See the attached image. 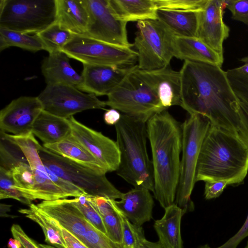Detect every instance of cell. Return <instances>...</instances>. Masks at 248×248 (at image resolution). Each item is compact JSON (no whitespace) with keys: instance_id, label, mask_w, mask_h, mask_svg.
<instances>
[{"instance_id":"cell-30","label":"cell","mask_w":248,"mask_h":248,"mask_svg":"<svg viewBox=\"0 0 248 248\" xmlns=\"http://www.w3.org/2000/svg\"><path fill=\"white\" fill-rule=\"evenodd\" d=\"M18 212L40 226L44 233L45 241L49 245L57 248H68L59 229L37 204L31 203L28 208L20 209Z\"/></svg>"},{"instance_id":"cell-35","label":"cell","mask_w":248,"mask_h":248,"mask_svg":"<svg viewBox=\"0 0 248 248\" xmlns=\"http://www.w3.org/2000/svg\"><path fill=\"white\" fill-rule=\"evenodd\" d=\"M14 199L29 206L32 203L18 190L9 170L0 167V199Z\"/></svg>"},{"instance_id":"cell-6","label":"cell","mask_w":248,"mask_h":248,"mask_svg":"<svg viewBox=\"0 0 248 248\" xmlns=\"http://www.w3.org/2000/svg\"><path fill=\"white\" fill-rule=\"evenodd\" d=\"M107 96L106 106L145 123L155 114L166 109L140 75L138 65L133 67L120 85Z\"/></svg>"},{"instance_id":"cell-17","label":"cell","mask_w":248,"mask_h":248,"mask_svg":"<svg viewBox=\"0 0 248 248\" xmlns=\"http://www.w3.org/2000/svg\"><path fill=\"white\" fill-rule=\"evenodd\" d=\"M225 0H208L199 12L197 37L220 55L223 56V44L229 37L230 29L223 21Z\"/></svg>"},{"instance_id":"cell-22","label":"cell","mask_w":248,"mask_h":248,"mask_svg":"<svg viewBox=\"0 0 248 248\" xmlns=\"http://www.w3.org/2000/svg\"><path fill=\"white\" fill-rule=\"evenodd\" d=\"M173 49L174 57L184 61L204 62L221 67L223 62V56L198 37L174 36Z\"/></svg>"},{"instance_id":"cell-34","label":"cell","mask_w":248,"mask_h":248,"mask_svg":"<svg viewBox=\"0 0 248 248\" xmlns=\"http://www.w3.org/2000/svg\"><path fill=\"white\" fill-rule=\"evenodd\" d=\"M71 200L73 204L89 223L106 234V228L101 216L90 200L88 195H81Z\"/></svg>"},{"instance_id":"cell-2","label":"cell","mask_w":248,"mask_h":248,"mask_svg":"<svg viewBox=\"0 0 248 248\" xmlns=\"http://www.w3.org/2000/svg\"><path fill=\"white\" fill-rule=\"evenodd\" d=\"M152 155L154 197L164 209L174 203L180 169L182 129L167 109L146 123Z\"/></svg>"},{"instance_id":"cell-31","label":"cell","mask_w":248,"mask_h":248,"mask_svg":"<svg viewBox=\"0 0 248 248\" xmlns=\"http://www.w3.org/2000/svg\"><path fill=\"white\" fill-rule=\"evenodd\" d=\"M4 168L11 172L16 187L23 192L31 202V194L35 186L32 170L23 155L10 162Z\"/></svg>"},{"instance_id":"cell-33","label":"cell","mask_w":248,"mask_h":248,"mask_svg":"<svg viewBox=\"0 0 248 248\" xmlns=\"http://www.w3.org/2000/svg\"><path fill=\"white\" fill-rule=\"evenodd\" d=\"M49 54L62 51L72 39L74 33L61 28L56 22L37 33Z\"/></svg>"},{"instance_id":"cell-38","label":"cell","mask_w":248,"mask_h":248,"mask_svg":"<svg viewBox=\"0 0 248 248\" xmlns=\"http://www.w3.org/2000/svg\"><path fill=\"white\" fill-rule=\"evenodd\" d=\"M225 2L233 19L248 25V0H229Z\"/></svg>"},{"instance_id":"cell-19","label":"cell","mask_w":248,"mask_h":248,"mask_svg":"<svg viewBox=\"0 0 248 248\" xmlns=\"http://www.w3.org/2000/svg\"><path fill=\"white\" fill-rule=\"evenodd\" d=\"M139 73L156 93L163 108L167 109L171 106H181L180 71L173 70L169 65L153 70H142L139 69Z\"/></svg>"},{"instance_id":"cell-46","label":"cell","mask_w":248,"mask_h":248,"mask_svg":"<svg viewBox=\"0 0 248 248\" xmlns=\"http://www.w3.org/2000/svg\"><path fill=\"white\" fill-rule=\"evenodd\" d=\"M137 248H162L157 242L149 241L146 238L144 239L140 243Z\"/></svg>"},{"instance_id":"cell-52","label":"cell","mask_w":248,"mask_h":248,"mask_svg":"<svg viewBox=\"0 0 248 248\" xmlns=\"http://www.w3.org/2000/svg\"><path fill=\"white\" fill-rule=\"evenodd\" d=\"M245 248H248V242L247 245V246H246Z\"/></svg>"},{"instance_id":"cell-21","label":"cell","mask_w":248,"mask_h":248,"mask_svg":"<svg viewBox=\"0 0 248 248\" xmlns=\"http://www.w3.org/2000/svg\"><path fill=\"white\" fill-rule=\"evenodd\" d=\"M69 58L60 51L49 53L44 59L41 69L47 85L65 84L78 87L81 82V76L71 66Z\"/></svg>"},{"instance_id":"cell-50","label":"cell","mask_w":248,"mask_h":248,"mask_svg":"<svg viewBox=\"0 0 248 248\" xmlns=\"http://www.w3.org/2000/svg\"><path fill=\"white\" fill-rule=\"evenodd\" d=\"M40 248H57L52 245L48 244H39Z\"/></svg>"},{"instance_id":"cell-51","label":"cell","mask_w":248,"mask_h":248,"mask_svg":"<svg viewBox=\"0 0 248 248\" xmlns=\"http://www.w3.org/2000/svg\"><path fill=\"white\" fill-rule=\"evenodd\" d=\"M197 248H210L208 245L206 244V245H204L203 246H200Z\"/></svg>"},{"instance_id":"cell-7","label":"cell","mask_w":248,"mask_h":248,"mask_svg":"<svg viewBox=\"0 0 248 248\" xmlns=\"http://www.w3.org/2000/svg\"><path fill=\"white\" fill-rule=\"evenodd\" d=\"M44 165L59 177L76 186L87 195L121 199L123 193L107 179L106 174L57 155L41 145L38 150Z\"/></svg>"},{"instance_id":"cell-11","label":"cell","mask_w":248,"mask_h":248,"mask_svg":"<svg viewBox=\"0 0 248 248\" xmlns=\"http://www.w3.org/2000/svg\"><path fill=\"white\" fill-rule=\"evenodd\" d=\"M62 51L83 64L132 66L138 53L131 47L107 43L85 34H74Z\"/></svg>"},{"instance_id":"cell-40","label":"cell","mask_w":248,"mask_h":248,"mask_svg":"<svg viewBox=\"0 0 248 248\" xmlns=\"http://www.w3.org/2000/svg\"><path fill=\"white\" fill-rule=\"evenodd\" d=\"M228 185L229 183L225 181L205 182L204 191L205 199L210 200L219 197Z\"/></svg>"},{"instance_id":"cell-8","label":"cell","mask_w":248,"mask_h":248,"mask_svg":"<svg viewBox=\"0 0 248 248\" xmlns=\"http://www.w3.org/2000/svg\"><path fill=\"white\" fill-rule=\"evenodd\" d=\"M56 20V0H0V28L37 34Z\"/></svg>"},{"instance_id":"cell-18","label":"cell","mask_w":248,"mask_h":248,"mask_svg":"<svg viewBox=\"0 0 248 248\" xmlns=\"http://www.w3.org/2000/svg\"><path fill=\"white\" fill-rule=\"evenodd\" d=\"M134 66L83 64L81 82L77 88L96 96L108 95L120 85Z\"/></svg>"},{"instance_id":"cell-47","label":"cell","mask_w":248,"mask_h":248,"mask_svg":"<svg viewBox=\"0 0 248 248\" xmlns=\"http://www.w3.org/2000/svg\"><path fill=\"white\" fill-rule=\"evenodd\" d=\"M241 61L244 62V64L234 69L239 73L248 75V56L243 58Z\"/></svg>"},{"instance_id":"cell-45","label":"cell","mask_w":248,"mask_h":248,"mask_svg":"<svg viewBox=\"0 0 248 248\" xmlns=\"http://www.w3.org/2000/svg\"><path fill=\"white\" fill-rule=\"evenodd\" d=\"M241 98L248 103V76L245 78L241 89Z\"/></svg>"},{"instance_id":"cell-5","label":"cell","mask_w":248,"mask_h":248,"mask_svg":"<svg viewBox=\"0 0 248 248\" xmlns=\"http://www.w3.org/2000/svg\"><path fill=\"white\" fill-rule=\"evenodd\" d=\"M181 125L182 157L174 203L186 214L194 209L191 195L196 182V168L201 148L211 123L202 115L191 114Z\"/></svg>"},{"instance_id":"cell-23","label":"cell","mask_w":248,"mask_h":248,"mask_svg":"<svg viewBox=\"0 0 248 248\" xmlns=\"http://www.w3.org/2000/svg\"><path fill=\"white\" fill-rule=\"evenodd\" d=\"M57 20L60 26L74 34L87 32L90 16L84 0H56Z\"/></svg>"},{"instance_id":"cell-43","label":"cell","mask_w":248,"mask_h":248,"mask_svg":"<svg viewBox=\"0 0 248 248\" xmlns=\"http://www.w3.org/2000/svg\"><path fill=\"white\" fill-rule=\"evenodd\" d=\"M247 236H248V214L244 223L237 232L224 244L216 248H236L239 243Z\"/></svg>"},{"instance_id":"cell-42","label":"cell","mask_w":248,"mask_h":248,"mask_svg":"<svg viewBox=\"0 0 248 248\" xmlns=\"http://www.w3.org/2000/svg\"><path fill=\"white\" fill-rule=\"evenodd\" d=\"M49 217L54 224L60 230L68 248H88L73 234L62 226L56 220L50 217Z\"/></svg>"},{"instance_id":"cell-26","label":"cell","mask_w":248,"mask_h":248,"mask_svg":"<svg viewBox=\"0 0 248 248\" xmlns=\"http://www.w3.org/2000/svg\"><path fill=\"white\" fill-rule=\"evenodd\" d=\"M43 146L50 151L94 171L106 174L105 167L70 134L59 142Z\"/></svg>"},{"instance_id":"cell-41","label":"cell","mask_w":248,"mask_h":248,"mask_svg":"<svg viewBox=\"0 0 248 248\" xmlns=\"http://www.w3.org/2000/svg\"><path fill=\"white\" fill-rule=\"evenodd\" d=\"M14 238L20 241L23 248H40L39 244L30 237L18 224H13L11 228Z\"/></svg>"},{"instance_id":"cell-4","label":"cell","mask_w":248,"mask_h":248,"mask_svg":"<svg viewBox=\"0 0 248 248\" xmlns=\"http://www.w3.org/2000/svg\"><path fill=\"white\" fill-rule=\"evenodd\" d=\"M115 127L120 152L117 174L134 187H144L154 193L153 165L147 150L146 123L122 114Z\"/></svg>"},{"instance_id":"cell-16","label":"cell","mask_w":248,"mask_h":248,"mask_svg":"<svg viewBox=\"0 0 248 248\" xmlns=\"http://www.w3.org/2000/svg\"><path fill=\"white\" fill-rule=\"evenodd\" d=\"M43 110L37 96H21L12 100L0 112V132L15 136L31 133L34 121Z\"/></svg>"},{"instance_id":"cell-25","label":"cell","mask_w":248,"mask_h":248,"mask_svg":"<svg viewBox=\"0 0 248 248\" xmlns=\"http://www.w3.org/2000/svg\"><path fill=\"white\" fill-rule=\"evenodd\" d=\"M199 12L158 8L156 19L175 36L197 37Z\"/></svg>"},{"instance_id":"cell-27","label":"cell","mask_w":248,"mask_h":248,"mask_svg":"<svg viewBox=\"0 0 248 248\" xmlns=\"http://www.w3.org/2000/svg\"><path fill=\"white\" fill-rule=\"evenodd\" d=\"M31 132L44 144L60 141L71 134L68 119L62 118L43 110L33 124Z\"/></svg>"},{"instance_id":"cell-14","label":"cell","mask_w":248,"mask_h":248,"mask_svg":"<svg viewBox=\"0 0 248 248\" xmlns=\"http://www.w3.org/2000/svg\"><path fill=\"white\" fill-rule=\"evenodd\" d=\"M90 16L84 34L110 44L132 47L128 40L127 22L115 15L109 0H84Z\"/></svg>"},{"instance_id":"cell-37","label":"cell","mask_w":248,"mask_h":248,"mask_svg":"<svg viewBox=\"0 0 248 248\" xmlns=\"http://www.w3.org/2000/svg\"><path fill=\"white\" fill-rule=\"evenodd\" d=\"M208 0H155L158 8L201 11Z\"/></svg>"},{"instance_id":"cell-10","label":"cell","mask_w":248,"mask_h":248,"mask_svg":"<svg viewBox=\"0 0 248 248\" xmlns=\"http://www.w3.org/2000/svg\"><path fill=\"white\" fill-rule=\"evenodd\" d=\"M38 207L56 220L88 248H129L111 240L84 217L71 199L43 201Z\"/></svg>"},{"instance_id":"cell-15","label":"cell","mask_w":248,"mask_h":248,"mask_svg":"<svg viewBox=\"0 0 248 248\" xmlns=\"http://www.w3.org/2000/svg\"><path fill=\"white\" fill-rule=\"evenodd\" d=\"M68 119L73 138L106 169L116 171L120 163V152L116 141L78 121L73 116Z\"/></svg>"},{"instance_id":"cell-32","label":"cell","mask_w":248,"mask_h":248,"mask_svg":"<svg viewBox=\"0 0 248 248\" xmlns=\"http://www.w3.org/2000/svg\"><path fill=\"white\" fill-rule=\"evenodd\" d=\"M10 46H16L34 52L45 50L44 45L37 34L30 35L28 33L0 28V51Z\"/></svg>"},{"instance_id":"cell-53","label":"cell","mask_w":248,"mask_h":248,"mask_svg":"<svg viewBox=\"0 0 248 248\" xmlns=\"http://www.w3.org/2000/svg\"><path fill=\"white\" fill-rule=\"evenodd\" d=\"M21 248H23V247Z\"/></svg>"},{"instance_id":"cell-49","label":"cell","mask_w":248,"mask_h":248,"mask_svg":"<svg viewBox=\"0 0 248 248\" xmlns=\"http://www.w3.org/2000/svg\"><path fill=\"white\" fill-rule=\"evenodd\" d=\"M11 205H7L5 204H0V216L2 217V215H5L7 212H9L10 211V207Z\"/></svg>"},{"instance_id":"cell-9","label":"cell","mask_w":248,"mask_h":248,"mask_svg":"<svg viewBox=\"0 0 248 248\" xmlns=\"http://www.w3.org/2000/svg\"><path fill=\"white\" fill-rule=\"evenodd\" d=\"M133 46L138 53V67L153 70L169 66L174 57V35L159 20L137 22Z\"/></svg>"},{"instance_id":"cell-20","label":"cell","mask_w":248,"mask_h":248,"mask_svg":"<svg viewBox=\"0 0 248 248\" xmlns=\"http://www.w3.org/2000/svg\"><path fill=\"white\" fill-rule=\"evenodd\" d=\"M116 203L127 219L134 225L142 226L152 218L154 201L150 191L144 187H134L123 193Z\"/></svg>"},{"instance_id":"cell-3","label":"cell","mask_w":248,"mask_h":248,"mask_svg":"<svg viewBox=\"0 0 248 248\" xmlns=\"http://www.w3.org/2000/svg\"><path fill=\"white\" fill-rule=\"evenodd\" d=\"M248 172V145L239 133L211 125L202 142L196 181H225L236 186Z\"/></svg>"},{"instance_id":"cell-12","label":"cell","mask_w":248,"mask_h":248,"mask_svg":"<svg viewBox=\"0 0 248 248\" xmlns=\"http://www.w3.org/2000/svg\"><path fill=\"white\" fill-rule=\"evenodd\" d=\"M37 97L43 110L65 119L86 110L104 109L106 106L95 95L65 84L47 85Z\"/></svg>"},{"instance_id":"cell-28","label":"cell","mask_w":248,"mask_h":248,"mask_svg":"<svg viewBox=\"0 0 248 248\" xmlns=\"http://www.w3.org/2000/svg\"><path fill=\"white\" fill-rule=\"evenodd\" d=\"M109 2L115 16L127 23L156 19L158 8L155 0H109Z\"/></svg>"},{"instance_id":"cell-29","label":"cell","mask_w":248,"mask_h":248,"mask_svg":"<svg viewBox=\"0 0 248 248\" xmlns=\"http://www.w3.org/2000/svg\"><path fill=\"white\" fill-rule=\"evenodd\" d=\"M88 197L101 216L106 235L114 242L123 243L122 212L116 200L106 197Z\"/></svg>"},{"instance_id":"cell-1","label":"cell","mask_w":248,"mask_h":248,"mask_svg":"<svg viewBox=\"0 0 248 248\" xmlns=\"http://www.w3.org/2000/svg\"><path fill=\"white\" fill-rule=\"evenodd\" d=\"M180 73V107L189 114L205 116L211 125L239 133V100L226 71L216 65L185 61Z\"/></svg>"},{"instance_id":"cell-44","label":"cell","mask_w":248,"mask_h":248,"mask_svg":"<svg viewBox=\"0 0 248 248\" xmlns=\"http://www.w3.org/2000/svg\"><path fill=\"white\" fill-rule=\"evenodd\" d=\"M122 115L116 109H107L104 115V120L108 125H115L121 119Z\"/></svg>"},{"instance_id":"cell-13","label":"cell","mask_w":248,"mask_h":248,"mask_svg":"<svg viewBox=\"0 0 248 248\" xmlns=\"http://www.w3.org/2000/svg\"><path fill=\"white\" fill-rule=\"evenodd\" d=\"M0 133L19 147L32 170L35 180L31 194L33 201L37 199L53 201L69 197L50 178L39 154L38 150L41 145L32 132L21 136L2 132Z\"/></svg>"},{"instance_id":"cell-48","label":"cell","mask_w":248,"mask_h":248,"mask_svg":"<svg viewBox=\"0 0 248 248\" xmlns=\"http://www.w3.org/2000/svg\"><path fill=\"white\" fill-rule=\"evenodd\" d=\"M8 248H21L22 244L19 240L16 238H10L7 243Z\"/></svg>"},{"instance_id":"cell-24","label":"cell","mask_w":248,"mask_h":248,"mask_svg":"<svg viewBox=\"0 0 248 248\" xmlns=\"http://www.w3.org/2000/svg\"><path fill=\"white\" fill-rule=\"evenodd\" d=\"M164 210L162 218L155 220L154 224L157 243L162 248H183L181 223L185 213L174 203Z\"/></svg>"},{"instance_id":"cell-36","label":"cell","mask_w":248,"mask_h":248,"mask_svg":"<svg viewBox=\"0 0 248 248\" xmlns=\"http://www.w3.org/2000/svg\"><path fill=\"white\" fill-rule=\"evenodd\" d=\"M123 243L128 248H137L146 238L142 226L132 224L122 212Z\"/></svg>"},{"instance_id":"cell-39","label":"cell","mask_w":248,"mask_h":248,"mask_svg":"<svg viewBox=\"0 0 248 248\" xmlns=\"http://www.w3.org/2000/svg\"><path fill=\"white\" fill-rule=\"evenodd\" d=\"M239 134L248 145V103L239 100L237 108Z\"/></svg>"}]
</instances>
